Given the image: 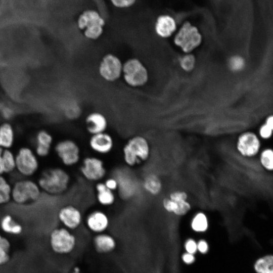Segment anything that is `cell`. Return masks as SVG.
<instances>
[{"label": "cell", "instance_id": "603a6c76", "mask_svg": "<svg viewBox=\"0 0 273 273\" xmlns=\"http://www.w3.org/2000/svg\"><path fill=\"white\" fill-rule=\"evenodd\" d=\"M15 131L12 125L5 122L0 125V147L12 149L15 144Z\"/></svg>", "mask_w": 273, "mask_h": 273}, {"label": "cell", "instance_id": "277c9868", "mask_svg": "<svg viewBox=\"0 0 273 273\" xmlns=\"http://www.w3.org/2000/svg\"><path fill=\"white\" fill-rule=\"evenodd\" d=\"M16 175L11 181V202L17 205L24 206L39 201L42 192L36 180Z\"/></svg>", "mask_w": 273, "mask_h": 273}, {"label": "cell", "instance_id": "cb8c5ba5", "mask_svg": "<svg viewBox=\"0 0 273 273\" xmlns=\"http://www.w3.org/2000/svg\"><path fill=\"white\" fill-rule=\"evenodd\" d=\"M94 241L95 248L99 253H109L115 247V242L113 237L105 232L97 234Z\"/></svg>", "mask_w": 273, "mask_h": 273}, {"label": "cell", "instance_id": "4fadbf2b", "mask_svg": "<svg viewBox=\"0 0 273 273\" xmlns=\"http://www.w3.org/2000/svg\"><path fill=\"white\" fill-rule=\"evenodd\" d=\"M57 218L60 225L74 232L82 224L84 216L81 209L76 205L66 203L58 209Z\"/></svg>", "mask_w": 273, "mask_h": 273}, {"label": "cell", "instance_id": "83f0119b", "mask_svg": "<svg viewBox=\"0 0 273 273\" xmlns=\"http://www.w3.org/2000/svg\"><path fill=\"white\" fill-rule=\"evenodd\" d=\"M260 165L265 171L272 172L273 170V150L271 147L262 148L258 154Z\"/></svg>", "mask_w": 273, "mask_h": 273}, {"label": "cell", "instance_id": "f1b7e54d", "mask_svg": "<svg viewBox=\"0 0 273 273\" xmlns=\"http://www.w3.org/2000/svg\"><path fill=\"white\" fill-rule=\"evenodd\" d=\"M15 18L12 0H0V23Z\"/></svg>", "mask_w": 273, "mask_h": 273}, {"label": "cell", "instance_id": "8d00e7d4", "mask_svg": "<svg viewBox=\"0 0 273 273\" xmlns=\"http://www.w3.org/2000/svg\"><path fill=\"white\" fill-rule=\"evenodd\" d=\"M0 248L12 251L13 243L10 237L4 235L0 232Z\"/></svg>", "mask_w": 273, "mask_h": 273}, {"label": "cell", "instance_id": "ac0fdd59", "mask_svg": "<svg viewBox=\"0 0 273 273\" xmlns=\"http://www.w3.org/2000/svg\"><path fill=\"white\" fill-rule=\"evenodd\" d=\"M85 127L90 135L104 132L108 129V121L103 113L93 112L85 118Z\"/></svg>", "mask_w": 273, "mask_h": 273}, {"label": "cell", "instance_id": "8992f818", "mask_svg": "<svg viewBox=\"0 0 273 273\" xmlns=\"http://www.w3.org/2000/svg\"><path fill=\"white\" fill-rule=\"evenodd\" d=\"M15 173L21 177L32 178L40 170V159L35 153L32 147L22 145L15 152Z\"/></svg>", "mask_w": 273, "mask_h": 273}, {"label": "cell", "instance_id": "836d02e7", "mask_svg": "<svg viewBox=\"0 0 273 273\" xmlns=\"http://www.w3.org/2000/svg\"><path fill=\"white\" fill-rule=\"evenodd\" d=\"M115 8L119 9H128L133 6L138 0H108Z\"/></svg>", "mask_w": 273, "mask_h": 273}, {"label": "cell", "instance_id": "9c48e42d", "mask_svg": "<svg viewBox=\"0 0 273 273\" xmlns=\"http://www.w3.org/2000/svg\"><path fill=\"white\" fill-rule=\"evenodd\" d=\"M122 75L125 82L132 87L144 86L149 80L147 68L137 58L128 59L123 63Z\"/></svg>", "mask_w": 273, "mask_h": 273}, {"label": "cell", "instance_id": "ba28073f", "mask_svg": "<svg viewBox=\"0 0 273 273\" xmlns=\"http://www.w3.org/2000/svg\"><path fill=\"white\" fill-rule=\"evenodd\" d=\"M105 20L99 12L93 9L83 11L77 20V26L89 40L99 39L104 32Z\"/></svg>", "mask_w": 273, "mask_h": 273}, {"label": "cell", "instance_id": "e575fe53", "mask_svg": "<svg viewBox=\"0 0 273 273\" xmlns=\"http://www.w3.org/2000/svg\"><path fill=\"white\" fill-rule=\"evenodd\" d=\"M12 259V251L0 248V267L9 264Z\"/></svg>", "mask_w": 273, "mask_h": 273}, {"label": "cell", "instance_id": "f35d334b", "mask_svg": "<svg viewBox=\"0 0 273 273\" xmlns=\"http://www.w3.org/2000/svg\"><path fill=\"white\" fill-rule=\"evenodd\" d=\"M197 251L202 254L206 253L209 250V246L207 242L203 239L200 240L197 243Z\"/></svg>", "mask_w": 273, "mask_h": 273}, {"label": "cell", "instance_id": "5bb4252c", "mask_svg": "<svg viewBox=\"0 0 273 273\" xmlns=\"http://www.w3.org/2000/svg\"><path fill=\"white\" fill-rule=\"evenodd\" d=\"M123 63L116 55L108 53L104 55L99 65L100 76L105 81L112 82L118 80L122 74Z\"/></svg>", "mask_w": 273, "mask_h": 273}, {"label": "cell", "instance_id": "7c38bea8", "mask_svg": "<svg viewBox=\"0 0 273 273\" xmlns=\"http://www.w3.org/2000/svg\"><path fill=\"white\" fill-rule=\"evenodd\" d=\"M262 140L257 133L252 131L241 133L237 137L235 148L243 158H253L257 156L262 149Z\"/></svg>", "mask_w": 273, "mask_h": 273}, {"label": "cell", "instance_id": "2e32d148", "mask_svg": "<svg viewBox=\"0 0 273 273\" xmlns=\"http://www.w3.org/2000/svg\"><path fill=\"white\" fill-rule=\"evenodd\" d=\"M86 228L96 234L104 233L110 225L108 213L101 208H95L89 211L83 219Z\"/></svg>", "mask_w": 273, "mask_h": 273}, {"label": "cell", "instance_id": "74e56055", "mask_svg": "<svg viewBox=\"0 0 273 273\" xmlns=\"http://www.w3.org/2000/svg\"><path fill=\"white\" fill-rule=\"evenodd\" d=\"M185 248L187 253L194 254L197 251V242L193 239H188L185 242Z\"/></svg>", "mask_w": 273, "mask_h": 273}, {"label": "cell", "instance_id": "8fae6325", "mask_svg": "<svg viewBox=\"0 0 273 273\" xmlns=\"http://www.w3.org/2000/svg\"><path fill=\"white\" fill-rule=\"evenodd\" d=\"M202 37L198 29L188 21L183 24L176 33L174 43L186 54L190 53L201 43Z\"/></svg>", "mask_w": 273, "mask_h": 273}, {"label": "cell", "instance_id": "484cf974", "mask_svg": "<svg viewBox=\"0 0 273 273\" xmlns=\"http://www.w3.org/2000/svg\"><path fill=\"white\" fill-rule=\"evenodd\" d=\"M2 164L4 175L9 176L15 173V152L12 149H3Z\"/></svg>", "mask_w": 273, "mask_h": 273}, {"label": "cell", "instance_id": "3957f363", "mask_svg": "<svg viewBox=\"0 0 273 273\" xmlns=\"http://www.w3.org/2000/svg\"><path fill=\"white\" fill-rule=\"evenodd\" d=\"M77 245L75 233L61 225L52 228L47 238V246L55 256L64 257L73 253Z\"/></svg>", "mask_w": 273, "mask_h": 273}, {"label": "cell", "instance_id": "7a4b0ae2", "mask_svg": "<svg viewBox=\"0 0 273 273\" xmlns=\"http://www.w3.org/2000/svg\"><path fill=\"white\" fill-rule=\"evenodd\" d=\"M152 154V146L145 136L135 134L128 138L121 149L122 160L129 168H135L146 163Z\"/></svg>", "mask_w": 273, "mask_h": 273}, {"label": "cell", "instance_id": "1f68e13d", "mask_svg": "<svg viewBox=\"0 0 273 273\" xmlns=\"http://www.w3.org/2000/svg\"><path fill=\"white\" fill-rule=\"evenodd\" d=\"M196 63L194 56L190 53L186 54L180 60L181 67L185 71H190L193 69Z\"/></svg>", "mask_w": 273, "mask_h": 273}, {"label": "cell", "instance_id": "52a82bcc", "mask_svg": "<svg viewBox=\"0 0 273 273\" xmlns=\"http://www.w3.org/2000/svg\"><path fill=\"white\" fill-rule=\"evenodd\" d=\"M78 172L85 181L96 183L103 180L108 173L104 159L95 154L83 156L78 164Z\"/></svg>", "mask_w": 273, "mask_h": 273}, {"label": "cell", "instance_id": "ffe728a7", "mask_svg": "<svg viewBox=\"0 0 273 273\" xmlns=\"http://www.w3.org/2000/svg\"><path fill=\"white\" fill-rule=\"evenodd\" d=\"M24 231L23 224L12 214L6 213L0 217V232L4 235L9 237H18L21 236Z\"/></svg>", "mask_w": 273, "mask_h": 273}, {"label": "cell", "instance_id": "30bf717a", "mask_svg": "<svg viewBox=\"0 0 273 273\" xmlns=\"http://www.w3.org/2000/svg\"><path fill=\"white\" fill-rule=\"evenodd\" d=\"M189 198V194L186 191L183 190H173L162 199V206L168 213L177 216H184L192 208Z\"/></svg>", "mask_w": 273, "mask_h": 273}, {"label": "cell", "instance_id": "4dcf8cb0", "mask_svg": "<svg viewBox=\"0 0 273 273\" xmlns=\"http://www.w3.org/2000/svg\"><path fill=\"white\" fill-rule=\"evenodd\" d=\"M273 131V117L268 116L264 123L262 124L258 130V135L261 140L267 141L271 139Z\"/></svg>", "mask_w": 273, "mask_h": 273}, {"label": "cell", "instance_id": "ab89813d", "mask_svg": "<svg viewBox=\"0 0 273 273\" xmlns=\"http://www.w3.org/2000/svg\"><path fill=\"white\" fill-rule=\"evenodd\" d=\"M183 261L187 264H191L195 261L194 254L185 253L182 256Z\"/></svg>", "mask_w": 273, "mask_h": 273}, {"label": "cell", "instance_id": "7bdbcfd3", "mask_svg": "<svg viewBox=\"0 0 273 273\" xmlns=\"http://www.w3.org/2000/svg\"><path fill=\"white\" fill-rule=\"evenodd\" d=\"M73 273H77V272H73Z\"/></svg>", "mask_w": 273, "mask_h": 273}, {"label": "cell", "instance_id": "d590c367", "mask_svg": "<svg viewBox=\"0 0 273 273\" xmlns=\"http://www.w3.org/2000/svg\"><path fill=\"white\" fill-rule=\"evenodd\" d=\"M103 181L108 190L115 192L117 191L118 189V183L114 176H107Z\"/></svg>", "mask_w": 273, "mask_h": 273}, {"label": "cell", "instance_id": "e0dca14e", "mask_svg": "<svg viewBox=\"0 0 273 273\" xmlns=\"http://www.w3.org/2000/svg\"><path fill=\"white\" fill-rule=\"evenodd\" d=\"M54 143L53 135L48 130L41 129L35 133L31 146L40 159H46L51 155Z\"/></svg>", "mask_w": 273, "mask_h": 273}, {"label": "cell", "instance_id": "6da1fadb", "mask_svg": "<svg viewBox=\"0 0 273 273\" xmlns=\"http://www.w3.org/2000/svg\"><path fill=\"white\" fill-rule=\"evenodd\" d=\"M35 180L42 193L59 196L68 191L72 177L68 169L61 165H53L40 169Z\"/></svg>", "mask_w": 273, "mask_h": 273}, {"label": "cell", "instance_id": "5b68a950", "mask_svg": "<svg viewBox=\"0 0 273 273\" xmlns=\"http://www.w3.org/2000/svg\"><path fill=\"white\" fill-rule=\"evenodd\" d=\"M52 152L59 161L60 165L68 169L78 166L82 157L80 144L72 138H63L55 142Z\"/></svg>", "mask_w": 273, "mask_h": 273}, {"label": "cell", "instance_id": "b9f144b4", "mask_svg": "<svg viewBox=\"0 0 273 273\" xmlns=\"http://www.w3.org/2000/svg\"><path fill=\"white\" fill-rule=\"evenodd\" d=\"M263 273H273V270H270L266 271V272H263Z\"/></svg>", "mask_w": 273, "mask_h": 273}, {"label": "cell", "instance_id": "d6986e66", "mask_svg": "<svg viewBox=\"0 0 273 273\" xmlns=\"http://www.w3.org/2000/svg\"><path fill=\"white\" fill-rule=\"evenodd\" d=\"M176 28L175 19L172 16L166 14L159 15L154 24L156 34L162 38L170 37L175 32Z\"/></svg>", "mask_w": 273, "mask_h": 273}, {"label": "cell", "instance_id": "d4e9b609", "mask_svg": "<svg viewBox=\"0 0 273 273\" xmlns=\"http://www.w3.org/2000/svg\"><path fill=\"white\" fill-rule=\"evenodd\" d=\"M209 226L208 217L205 212L198 211L194 214L190 221V227L194 232L205 233L208 230Z\"/></svg>", "mask_w": 273, "mask_h": 273}, {"label": "cell", "instance_id": "9a60e30c", "mask_svg": "<svg viewBox=\"0 0 273 273\" xmlns=\"http://www.w3.org/2000/svg\"><path fill=\"white\" fill-rule=\"evenodd\" d=\"M115 145L114 137L107 131L90 135L87 143V147L93 154L103 158L111 155Z\"/></svg>", "mask_w": 273, "mask_h": 273}, {"label": "cell", "instance_id": "60d3db41", "mask_svg": "<svg viewBox=\"0 0 273 273\" xmlns=\"http://www.w3.org/2000/svg\"><path fill=\"white\" fill-rule=\"evenodd\" d=\"M3 149L0 147V175L4 174L3 164H2V153Z\"/></svg>", "mask_w": 273, "mask_h": 273}, {"label": "cell", "instance_id": "4316f807", "mask_svg": "<svg viewBox=\"0 0 273 273\" xmlns=\"http://www.w3.org/2000/svg\"><path fill=\"white\" fill-rule=\"evenodd\" d=\"M12 183L4 174L0 175V206L6 205L11 202Z\"/></svg>", "mask_w": 273, "mask_h": 273}, {"label": "cell", "instance_id": "f546056e", "mask_svg": "<svg viewBox=\"0 0 273 273\" xmlns=\"http://www.w3.org/2000/svg\"><path fill=\"white\" fill-rule=\"evenodd\" d=\"M273 257L267 255L258 259L254 263V268L257 273H263L273 270Z\"/></svg>", "mask_w": 273, "mask_h": 273}, {"label": "cell", "instance_id": "d6a6232c", "mask_svg": "<svg viewBox=\"0 0 273 273\" xmlns=\"http://www.w3.org/2000/svg\"><path fill=\"white\" fill-rule=\"evenodd\" d=\"M245 60L241 56H234L231 57L229 62L230 69L233 71L242 70L245 66Z\"/></svg>", "mask_w": 273, "mask_h": 273}, {"label": "cell", "instance_id": "44dd1931", "mask_svg": "<svg viewBox=\"0 0 273 273\" xmlns=\"http://www.w3.org/2000/svg\"><path fill=\"white\" fill-rule=\"evenodd\" d=\"M94 190L95 200L101 207L110 208L116 204L117 199V194L108 190L103 180L95 184Z\"/></svg>", "mask_w": 273, "mask_h": 273}, {"label": "cell", "instance_id": "7402d4cb", "mask_svg": "<svg viewBox=\"0 0 273 273\" xmlns=\"http://www.w3.org/2000/svg\"><path fill=\"white\" fill-rule=\"evenodd\" d=\"M141 186L148 195L156 197L159 196L163 189V183L160 176L154 172L147 173L143 178Z\"/></svg>", "mask_w": 273, "mask_h": 273}]
</instances>
